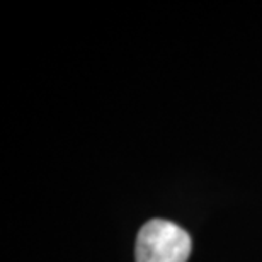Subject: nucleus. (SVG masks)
Segmentation results:
<instances>
[{
    "label": "nucleus",
    "mask_w": 262,
    "mask_h": 262,
    "mask_svg": "<svg viewBox=\"0 0 262 262\" xmlns=\"http://www.w3.org/2000/svg\"><path fill=\"white\" fill-rule=\"evenodd\" d=\"M191 237L179 225L167 220H150L136 237V262H186L191 254Z\"/></svg>",
    "instance_id": "nucleus-1"
}]
</instances>
